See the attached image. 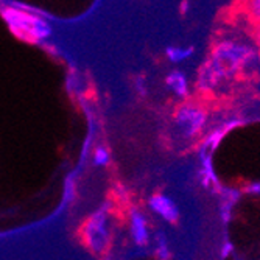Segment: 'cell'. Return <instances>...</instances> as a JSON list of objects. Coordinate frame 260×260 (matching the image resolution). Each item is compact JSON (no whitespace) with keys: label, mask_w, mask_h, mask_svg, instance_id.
I'll return each instance as SVG.
<instances>
[{"label":"cell","mask_w":260,"mask_h":260,"mask_svg":"<svg viewBox=\"0 0 260 260\" xmlns=\"http://www.w3.org/2000/svg\"><path fill=\"white\" fill-rule=\"evenodd\" d=\"M169 86L178 93L179 97L187 95V80L181 72H175L169 77Z\"/></svg>","instance_id":"6"},{"label":"cell","mask_w":260,"mask_h":260,"mask_svg":"<svg viewBox=\"0 0 260 260\" xmlns=\"http://www.w3.org/2000/svg\"><path fill=\"white\" fill-rule=\"evenodd\" d=\"M192 55V50H170V58L173 61H181Z\"/></svg>","instance_id":"8"},{"label":"cell","mask_w":260,"mask_h":260,"mask_svg":"<svg viewBox=\"0 0 260 260\" xmlns=\"http://www.w3.org/2000/svg\"><path fill=\"white\" fill-rule=\"evenodd\" d=\"M84 240L92 251H105L109 245L108 223L103 215H95L87 220L84 226Z\"/></svg>","instance_id":"4"},{"label":"cell","mask_w":260,"mask_h":260,"mask_svg":"<svg viewBox=\"0 0 260 260\" xmlns=\"http://www.w3.org/2000/svg\"><path fill=\"white\" fill-rule=\"evenodd\" d=\"M4 17L8 22V25L13 30V33L17 38L25 39L28 42L42 39L47 33H49V27H47L39 17L28 14V13H23L20 10H14V8L5 10Z\"/></svg>","instance_id":"2"},{"label":"cell","mask_w":260,"mask_h":260,"mask_svg":"<svg viewBox=\"0 0 260 260\" xmlns=\"http://www.w3.org/2000/svg\"><path fill=\"white\" fill-rule=\"evenodd\" d=\"M151 209L159 214L164 220H167L169 223H176L179 218V210L178 206L167 197L164 195H154L150 203Z\"/></svg>","instance_id":"5"},{"label":"cell","mask_w":260,"mask_h":260,"mask_svg":"<svg viewBox=\"0 0 260 260\" xmlns=\"http://www.w3.org/2000/svg\"><path fill=\"white\" fill-rule=\"evenodd\" d=\"M255 59V50L249 45L234 41H224L215 47L210 61L204 66L200 75V86L212 89L224 78H231L239 70Z\"/></svg>","instance_id":"1"},{"label":"cell","mask_w":260,"mask_h":260,"mask_svg":"<svg viewBox=\"0 0 260 260\" xmlns=\"http://www.w3.org/2000/svg\"><path fill=\"white\" fill-rule=\"evenodd\" d=\"M257 44L260 47V23H258V30H257Z\"/></svg>","instance_id":"10"},{"label":"cell","mask_w":260,"mask_h":260,"mask_svg":"<svg viewBox=\"0 0 260 260\" xmlns=\"http://www.w3.org/2000/svg\"><path fill=\"white\" fill-rule=\"evenodd\" d=\"M245 11L248 17H251V20L260 23V0H246Z\"/></svg>","instance_id":"7"},{"label":"cell","mask_w":260,"mask_h":260,"mask_svg":"<svg viewBox=\"0 0 260 260\" xmlns=\"http://www.w3.org/2000/svg\"><path fill=\"white\" fill-rule=\"evenodd\" d=\"M175 122L185 137H193L203 129L206 123V111L195 103L182 105L175 114Z\"/></svg>","instance_id":"3"},{"label":"cell","mask_w":260,"mask_h":260,"mask_svg":"<svg viewBox=\"0 0 260 260\" xmlns=\"http://www.w3.org/2000/svg\"><path fill=\"white\" fill-rule=\"evenodd\" d=\"M246 193H251V195H255V197H260V182H251L246 185L245 188Z\"/></svg>","instance_id":"9"}]
</instances>
